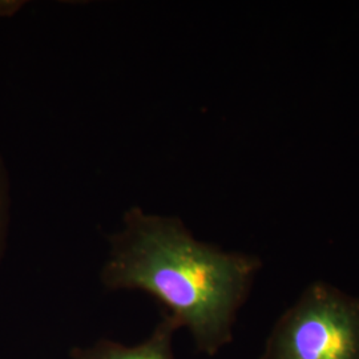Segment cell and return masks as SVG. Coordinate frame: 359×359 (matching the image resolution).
Segmentation results:
<instances>
[{
  "instance_id": "cell-4",
  "label": "cell",
  "mask_w": 359,
  "mask_h": 359,
  "mask_svg": "<svg viewBox=\"0 0 359 359\" xmlns=\"http://www.w3.org/2000/svg\"><path fill=\"white\" fill-rule=\"evenodd\" d=\"M10 221V184L4 161L0 156V259L4 253Z\"/></svg>"
},
{
  "instance_id": "cell-3",
  "label": "cell",
  "mask_w": 359,
  "mask_h": 359,
  "mask_svg": "<svg viewBox=\"0 0 359 359\" xmlns=\"http://www.w3.org/2000/svg\"><path fill=\"white\" fill-rule=\"evenodd\" d=\"M179 326L169 316L156 325L149 337L137 345H124L111 339H99L90 346L74 347L71 359H176L173 335Z\"/></svg>"
},
{
  "instance_id": "cell-1",
  "label": "cell",
  "mask_w": 359,
  "mask_h": 359,
  "mask_svg": "<svg viewBox=\"0 0 359 359\" xmlns=\"http://www.w3.org/2000/svg\"><path fill=\"white\" fill-rule=\"evenodd\" d=\"M259 261L196 240L177 217L130 208L109 238L102 283L109 290H142L167 309L196 348L216 355L233 339L237 313Z\"/></svg>"
},
{
  "instance_id": "cell-2",
  "label": "cell",
  "mask_w": 359,
  "mask_h": 359,
  "mask_svg": "<svg viewBox=\"0 0 359 359\" xmlns=\"http://www.w3.org/2000/svg\"><path fill=\"white\" fill-rule=\"evenodd\" d=\"M259 359H359V298L311 285L274 325Z\"/></svg>"
}]
</instances>
